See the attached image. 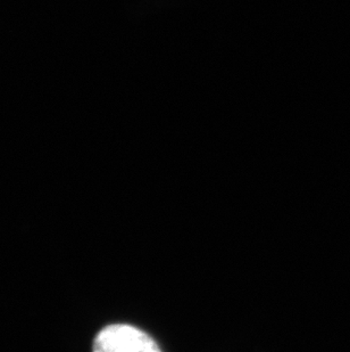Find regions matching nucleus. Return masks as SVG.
Returning <instances> with one entry per match:
<instances>
[{"mask_svg":"<svg viewBox=\"0 0 350 352\" xmlns=\"http://www.w3.org/2000/svg\"><path fill=\"white\" fill-rule=\"evenodd\" d=\"M93 352H163L148 333L130 324H110L93 340Z\"/></svg>","mask_w":350,"mask_h":352,"instance_id":"nucleus-1","label":"nucleus"}]
</instances>
